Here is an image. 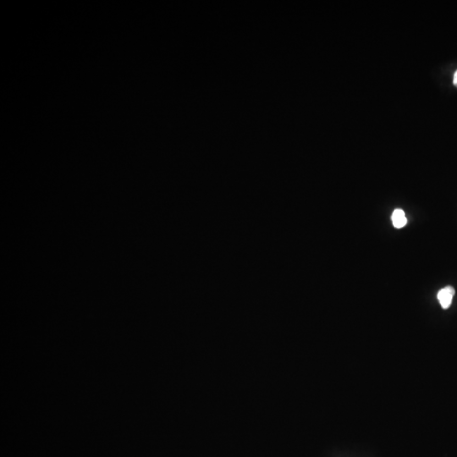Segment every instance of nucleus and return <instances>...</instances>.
<instances>
[{"mask_svg":"<svg viewBox=\"0 0 457 457\" xmlns=\"http://www.w3.org/2000/svg\"><path fill=\"white\" fill-rule=\"evenodd\" d=\"M454 295L455 290L453 287L447 286L440 290L438 292L437 297L441 307L444 309H448L451 307Z\"/></svg>","mask_w":457,"mask_h":457,"instance_id":"obj_1","label":"nucleus"},{"mask_svg":"<svg viewBox=\"0 0 457 457\" xmlns=\"http://www.w3.org/2000/svg\"><path fill=\"white\" fill-rule=\"evenodd\" d=\"M391 221L394 227L397 229L403 228L407 223V217L403 210L395 209L391 215Z\"/></svg>","mask_w":457,"mask_h":457,"instance_id":"obj_2","label":"nucleus"},{"mask_svg":"<svg viewBox=\"0 0 457 457\" xmlns=\"http://www.w3.org/2000/svg\"><path fill=\"white\" fill-rule=\"evenodd\" d=\"M453 83H454L455 86L457 87V70L456 71V73L454 74V77H453Z\"/></svg>","mask_w":457,"mask_h":457,"instance_id":"obj_3","label":"nucleus"}]
</instances>
